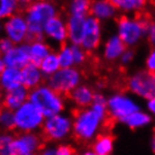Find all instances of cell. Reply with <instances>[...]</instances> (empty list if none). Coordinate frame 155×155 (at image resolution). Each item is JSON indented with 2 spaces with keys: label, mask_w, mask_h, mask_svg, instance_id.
Returning a JSON list of instances; mask_svg holds the SVG:
<instances>
[{
  "label": "cell",
  "mask_w": 155,
  "mask_h": 155,
  "mask_svg": "<svg viewBox=\"0 0 155 155\" xmlns=\"http://www.w3.org/2000/svg\"><path fill=\"white\" fill-rule=\"evenodd\" d=\"M58 66H60V58H58V54L55 53H51L50 55H47L46 58L42 61L41 64V69L44 73L46 74H54L58 71Z\"/></svg>",
  "instance_id": "obj_24"
},
{
  "label": "cell",
  "mask_w": 155,
  "mask_h": 155,
  "mask_svg": "<svg viewBox=\"0 0 155 155\" xmlns=\"http://www.w3.org/2000/svg\"><path fill=\"white\" fill-rule=\"evenodd\" d=\"M0 97H1V96H0Z\"/></svg>",
  "instance_id": "obj_41"
},
{
  "label": "cell",
  "mask_w": 155,
  "mask_h": 155,
  "mask_svg": "<svg viewBox=\"0 0 155 155\" xmlns=\"http://www.w3.org/2000/svg\"><path fill=\"white\" fill-rule=\"evenodd\" d=\"M28 96H29V93L27 92V90L21 85L17 89L7 91L1 104L4 106V108L9 109V110L17 109L24 105L25 100L28 99Z\"/></svg>",
  "instance_id": "obj_15"
},
{
  "label": "cell",
  "mask_w": 155,
  "mask_h": 155,
  "mask_svg": "<svg viewBox=\"0 0 155 155\" xmlns=\"http://www.w3.org/2000/svg\"><path fill=\"white\" fill-rule=\"evenodd\" d=\"M5 71V69H4V62H1L0 61V75L2 74V72Z\"/></svg>",
  "instance_id": "obj_38"
},
{
  "label": "cell",
  "mask_w": 155,
  "mask_h": 155,
  "mask_svg": "<svg viewBox=\"0 0 155 155\" xmlns=\"http://www.w3.org/2000/svg\"><path fill=\"white\" fill-rule=\"evenodd\" d=\"M0 123L4 125L8 132H12V134L16 130L15 124V115L12 114V110L4 108L2 111L0 113Z\"/></svg>",
  "instance_id": "obj_29"
},
{
  "label": "cell",
  "mask_w": 155,
  "mask_h": 155,
  "mask_svg": "<svg viewBox=\"0 0 155 155\" xmlns=\"http://www.w3.org/2000/svg\"><path fill=\"white\" fill-rule=\"evenodd\" d=\"M116 20L119 28V38L126 46L136 43L144 34V31L140 25L135 20L129 19L127 16L120 15L117 17Z\"/></svg>",
  "instance_id": "obj_9"
},
{
  "label": "cell",
  "mask_w": 155,
  "mask_h": 155,
  "mask_svg": "<svg viewBox=\"0 0 155 155\" xmlns=\"http://www.w3.org/2000/svg\"><path fill=\"white\" fill-rule=\"evenodd\" d=\"M17 9V2L16 1H7L2 0L0 2V17L5 16H12V12Z\"/></svg>",
  "instance_id": "obj_30"
},
{
  "label": "cell",
  "mask_w": 155,
  "mask_h": 155,
  "mask_svg": "<svg viewBox=\"0 0 155 155\" xmlns=\"http://www.w3.org/2000/svg\"><path fill=\"white\" fill-rule=\"evenodd\" d=\"M152 146H153V150L155 152V128H154V134H153V140H152Z\"/></svg>",
  "instance_id": "obj_37"
},
{
  "label": "cell",
  "mask_w": 155,
  "mask_h": 155,
  "mask_svg": "<svg viewBox=\"0 0 155 155\" xmlns=\"http://www.w3.org/2000/svg\"><path fill=\"white\" fill-rule=\"evenodd\" d=\"M127 91H133L148 99H154L155 72L140 71L135 75H133L132 78H128Z\"/></svg>",
  "instance_id": "obj_7"
},
{
  "label": "cell",
  "mask_w": 155,
  "mask_h": 155,
  "mask_svg": "<svg viewBox=\"0 0 155 155\" xmlns=\"http://www.w3.org/2000/svg\"><path fill=\"white\" fill-rule=\"evenodd\" d=\"M111 4L114 5V7L120 8L124 10H130V9H142L145 7V1H140V0H114L111 1Z\"/></svg>",
  "instance_id": "obj_26"
},
{
  "label": "cell",
  "mask_w": 155,
  "mask_h": 155,
  "mask_svg": "<svg viewBox=\"0 0 155 155\" xmlns=\"http://www.w3.org/2000/svg\"><path fill=\"white\" fill-rule=\"evenodd\" d=\"M28 99L44 116H56L63 109L62 98L50 87L41 85L29 93Z\"/></svg>",
  "instance_id": "obj_3"
},
{
  "label": "cell",
  "mask_w": 155,
  "mask_h": 155,
  "mask_svg": "<svg viewBox=\"0 0 155 155\" xmlns=\"http://www.w3.org/2000/svg\"><path fill=\"white\" fill-rule=\"evenodd\" d=\"M80 80V73L75 69H61L48 79V85L60 97L69 98Z\"/></svg>",
  "instance_id": "obj_4"
},
{
  "label": "cell",
  "mask_w": 155,
  "mask_h": 155,
  "mask_svg": "<svg viewBox=\"0 0 155 155\" xmlns=\"http://www.w3.org/2000/svg\"><path fill=\"white\" fill-rule=\"evenodd\" d=\"M44 115L31 102H26L18 108L15 114L16 130L14 135L18 133H31L42 124Z\"/></svg>",
  "instance_id": "obj_5"
},
{
  "label": "cell",
  "mask_w": 155,
  "mask_h": 155,
  "mask_svg": "<svg viewBox=\"0 0 155 155\" xmlns=\"http://www.w3.org/2000/svg\"><path fill=\"white\" fill-rule=\"evenodd\" d=\"M0 83L8 91L21 87V84H23L21 71L18 69H12V68L5 69L2 74L0 75Z\"/></svg>",
  "instance_id": "obj_19"
},
{
  "label": "cell",
  "mask_w": 155,
  "mask_h": 155,
  "mask_svg": "<svg viewBox=\"0 0 155 155\" xmlns=\"http://www.w3.org/2000/svg\"><path fill=\"white\" fill-rule=\"evenodd\" d=\"M70 120L65 117L56 115V116L50 117L46 120L39 135L42 137L43 142L46 144L51 140H61L63 137H65L70 132Z\"/></svg>",
  "instance_id": "obj_8"
},
{
  "label": "cell",
  "mask_w": 155,
  "mask_h": 155,
  "mask_svg": "<svg viewBox=\"0 0 155 155\" xmlns=\"http://www.w3.org/2000/svg\"><path fill=\"white\" fill-rule=\"evenodd\" d=\"M93 97H94V92L92 89H90L89 87H78L70 93L69 99L74 101L79 108L80 107H87V106H92Z\"/></svg>",
  "instance_id": "obj_20"
},
{
  "label": "cell",
  "mask_w": 155,
  "mask_h": 155,
  "mask_svg": "<svg viewBox=\"0 0 155 155\" xmlns=\"http://www.w3.org/2000/svg\"><path fill=\"white\" fill-rule=\"evenodd\" d=\"M126 45L121 42L119 37H113L110 38L106 45L105 58L108 61H113L116 58H118L121 53L126 52Z\"/></svg>",
  "instance_id": "obj_23"
},
{
  "label": "cell",
  "mask_w": 155,
  "mask_h": 155,
  "mask_svg": "<svg viewBox=\"0 0 155 155\" xmlns=\"http://www.w3.org/2000/svg\"><path fill=\"white\" fill-rule=\"evenodd\" d=\"M114 140H115V136L111 133L101 132L97 135L96 140L91 143V147L96 154L108 155L113 150Z\"/></svg>",
  "instance_id": "obj_18"
},
{
  "label": "cell",
  "mask_w": 155,
  "mask_h": 155,
  "mask_svg": "<svg viewBox=\"0 0 155 155\" xmlns=\"http://www.w3.org/2000/svg\"><path fill=\"white\" fill-rule=\"evenodd\" d=\"M150 44L152 47H155V23L150 28V37H148Z\"/></svg>",
  "instance_id": "obj_33"
},
{
  "label": "cell",
  "mask_w": 155,
  "mask_h": 155,
  "mask_svg": "<svg viewBox=\"0 0 155 155\" xmlns=\"http://www.w3.org/2000/svg\"><path fill=\"white\" fill-rule=\"evenodd\" d=\"M36 155H58V154H56V151H54V150H45V151L37 153Z\"/></svg>",
  "instance_id": "obj_35"
},
{
  "label": "cell",
  "mask_w": 155,
  "mask_h": 155,
  "mask_svg": "<svg viewBox=\"0 0 155 155\" xmlns=\"http://www.w3.org/2000/svg\"><path fill=\"white\" fill-rule=\"evenodd\" d=\"M116 8L111 1H92L90 8V15H94L99 18H107L115 15Z\"/></svg>",
  "instance_id": "obj_22"
},
{
  "label": "cell",
  "mask_w": 155,
  "mask_h": 155,
  "mask_svg": "<svg viewBox=\"0 0 155 155\" xmlns=\"http://www.w3.org/2000/svg\"><path fill=\"white\" fill-rule=\"evenodd\" d=\"M45 143L43 142L39 134L34 133H18L15 135L9 147L8 154L9 155H29L34 151L42 152L44 150Z\"/></svg>",
  "instance_id": "obj_6"
},
{
  "label": "cell",
  "mask_w": 155,
  "mask_h": 155,
  "mask_svg": "<svg viewBox=\"0 0 155 155\" xmlns=\"http://www.w3.org/2000/svg\"><path fill=\"white\" fill-rule=\"evenodd\" d=\"M52 53V48H51L47 44L45 43H35L31 45V56H29V63H31L35 66H41L42 61L46 58L47 55Z\"/></svg>",
  "instance_id": "obj_21"
},
{
  "label": "cell",
  "mask_w": 155,
  "mask_h": 155,
  "mask_svg": "<svg viewBox=\"0 0 155 155\" xmlns=\"http://www.w3.org/2000/svg\"><path fill=\"white\" fill-rule=\"evenodd\" d=\"M92 1H74L70 6L71 15L83 16L90 15V8H91Z\"/></svg>",
  "instance_id": "obj_27"
},
{
  "label": "cell",
  "mask_w": 155,
  "mask_h": 155,
  "mask_svg": "<svg viewBox=\"0 0 155 155\" xmlns=\"http://www.w3.org/2000/svg\"><path fill=\"white\" fill-rule=\"evenodd\" d=\"M14 48V43L8 38H2L0 41V51L2 52H9L10 50Z\"/></svg>",
  "instance_id": "obj_31"
},
{
  "label": "cell",
  "mask_w": 155,
  "mask_h": 155,
  "mask_svg": "<svg viewBox=\"0 0 155 155\" xmlns=\"http://www.w3.org/2000/svg\"><path fill=\"white\" fill-rule=\"evenodd\" d=\"M0 55H1V51H0Z\"/></svg>",
  "instance_id": "obj_40"
},
{
  "label": "cell",
  "mask_w": 155,
  "mask_h": 155,
  "mask_svg": "<svg viewBox=\"0 0 155 155\" xmlns=\"http://www.w3.org/2000/svg\"><path fill=\"white\" fill-rule=\"evenodd\" d=\"M123 121L126 123V124L132 128L135 127H140V126H143V125H146L150 123L151 118L146 115V114H142V113H134L129 116L123 118Z\"/></svg>",
  "instance_id": "obj_25"
},
{
  "label": "cell",
  "mask_w": 155,
  "mask_h": 155,
  "mask_svg": "<svg viewBox=\"0 0 155 155\" xmlns=\"http://www.w3.org/2000/svg\"><path fill=\"white\" fill-rule=\"evenodd\" d=\"M100 43V23L97 18L90 17L85 20L81 45L85 52H92Z\"/></svg>",
  "instance_id": "obj_10"
},
{
  "label": "cell",
  "mask_w": 155,
  "mask_h": 155,
  "mask_svg": "<svg viewBox=\"0 0 155 155\" xmlns=\"http://www.w3.org/2000/svg\"><path fill=\"white\" fill-rule=\"evenodd\" d=\"M148 108L151 109L152 111L155 114V98L154 99H151L150 102H148Z\"/></svg>",
  "instance_id": "obj_36"
},
{
  "label": "cell",
  "mask_w": 155,
  "mask_h": 155,
  "mask_svg": "<svg viewBox=\"0 0 155 155\" xmlns=\"http://www.w3.org/2000/svg\"><path fill=\"white\" fill-rule=\"evenodd\" d=\"M72 116L74 118L72 138L80 145H88L97 130L100 118L92 109L85 110L81 108L72 109Z\"/></svg>",
  "instance_id": "obj_2"
},
{
  "label": "cell",
  "mask_w": 155,
  "mask_h": 155,
  "mask_svg": "<svg viewBox=\"0 0 155 155\" xmlns=\"http://www.w3.org/2000/svg\"><path fill=\"white\" fill-rule=\"evenodd\" d=\"M44 29H45L47 35L60 41L61 44L65 42V38L66 36H68V31H66L65 24L62 20V17H61L60 14H58L54 18L48 20Z\"/></svg>",
  "instance_id": "obj_17"
},
{
  "label": "cell",
  "mask_w": 155,
  "mask_h": 155,
  "mask_svg": "<svg viewBox=\"0 0 155 155\" xmlns=\"http://www.w3.org/2000/svg\"><path fill=\"white\" fill-rule=\"evenodd\" d=\"M147 68L150 72H155V51H153L147 58Z\"/></svg>",
  "instance_id": "obj_32"
},
{
  "label": "cell",
  "mask_w": 155,
  "mask_h": 155,
  "mask_svg": "<svg viewBox=\"0 0 155 155\" xmlns=\"http://www.w3.org/2000/svg\"><path fill=\"white\" fill-rule=\"evenodd\" d=\"M108 110L116 119H123L137 113V106L124 96H114L108 102Z\"/></svg>",
  "instance_id": "obj_11"
},
{
  "label": "cell",
  "mask_w": 155,
  "mask_h": 155,
  "mask_svg": "<svg viewBox=\"0 0 155 155\" xmlns=\"http://www.w3.org/2000/svg\"><path fill=\"white\" fill-rule=\"evenodd\" d=\"M6 31L12 43L23 42L26 39L28 34L27 21L25 20L23 15L15 14L6 23Z\"/></svg>",
  "instance_id": "obj_12"
},
{
  "label": "cell",
  "mask_w": 155,
  "mask_h": 155,
  "mask_svg": "<svg viewBox=\"0 0 155 155\" xmlns=\"http://www.w3.org/2000/svg\"><path fill=\"white\" fill-rule=\"evenodd\" d=\"M84 155H94L93 153H91V152H88V153H85Z\"/></svg>",
  "instance_id": "obj_39"
},
{
  "label": "cell",
  "mask_w": 155,
  "mask_h": 155,
  "mask_svg": "<svg viewBox=\"0 0 155 155\" xmlns=\"http://www.w3.org/2000/svg\"><path fill=\"white\" fill-rule=\"evenodd\" d=\"M133 56H134V52H132V51H126L125 54L123 55V62H128V61H130Z\"/></svg>",
  "instance_id": "obj_34"
},
{
  "label": "cell",
  "mask_w": 155,
  "mask_h": 155,
  "mask_svg": "<svg viewBox=\"0 0 155 155\" xmlns=\"http://www.w3.org/2000/svg\"><path fill=\"white\" fill-rule=\"evenodd\" d=\"M25 14H27V26L28 34L26 42L28 45L42 42L43 31L46 26L47 21L54 18L58 12L55 9V6L51 2L39 1V2H29Z\"/></svg>",
  "instance_id": "obj_1"
},
{
  "label": "cell",
  "mask_w": 155,
  "mask_h": 155,
  "mask_svg": "<svg viewBox=\"0 0 155 155\" xmlns=\"http://www.w3.org/2000/svg\"><path fill=\"white\" fill-rule=\"evenodd\" d=\"M29 56H31L29 45L14 47L5 55V64H7L8 68L12 69L24 68L29 63Z\"/></svg>",
  "instance_id": "obj_13"
},
{
  "label": "cell",
  "mask_w": 155,
  "mask_h": 155,
  "mask_svg": "<svg viewBox=\"0 0 155 155\" xmlns=\"http://www.w3.org/2000/svg\"><path fill=\"white\" fill-rule=\"evenodd\" d=\"M58 58H60V65L63 66V69L69 68L74 63L72 51L66 46V42L61 44V52L58 54Z\"/></svg>",
  "instance_id": "obj_28"
},
{
  "label": "cell",
  "mask_w": 155,
  "mask_h": 155,
  "mask_svg": "<svg viewBox=\"0 0 155 155\" xmlns=\"http://www.w3.org/2000/svg\"><path fill=\"white\" fill-rule=\"evenodd\" d=\"M21 81L23 87L26 90L33 89V88H38L43 85L44 81L42 79V75L39 73L38 68L33 65L31 63H28L26 66H24L21 70Z\"/></svg>",
  "instance_id": "obj_16"
},
{
  "label": "cell",
  "mask_w": 155,
  "mask_h": 155,
  "mask_svg": "<svg viewBox=\"0 0 155 155\" xmlns=\"http://www.w3.org/2000/svg\"><path fill=\"white\" fill-rule=\"evenodd\" d=\"M85 17L83 16L71 15L68 19L66 24V31L69 38L73 42L74 45L81 44L82 37H83V31H84Z\"/></svg>",
  "instance_id": "obj_14"
}]
</instances>
